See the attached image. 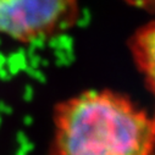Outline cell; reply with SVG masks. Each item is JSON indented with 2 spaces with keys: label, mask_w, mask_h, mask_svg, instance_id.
I'll return each instance as SVG.
<instances>
[{
  "label": "cell",
  "mask_w": 155,
  "mask_h": 155,
  "mask_svg": "<svg viewBox=\"0 0 155 155\" xmlns=\"http://www.w3.org/2000/svg\"><path fill=\"white\" fill-rule=\"evenodd\" d=\"M155 112L111 89H88L56 104L50 155H153Z\"/></svg>",
  "instance_id": "6da1fadb"
},
{
  "label": "cell",
  "mask_w": 155,
  "mask_h": 155,
  "mask_svg": "<svg viewBox=\"0 0 155 155\" xmlns=\"http://www.w3.org/2000/svg\"><path fill=\"white\" fill-rule=\"evenodd\" d=\"M137 2H145L147 4H153V5H155V0H137Z\"/></svg>",
  "instance_id": "277c9868"
},
{
  "label": "cell",
  "mask_w": 155,
  "mask_h": 155,
  "mask_svg": "<svg viewBox=\"0 0 155 155\" xmlns=\"http://www.w3.org/2000/svg\"><path fill=\"white\" fill-rule=\"evenodd\" d=\"M132 60L155 98V18L140 26L130 39Z\"/></svg>",
  "instance_id": "3957f363"
},
{
  "label": "cell",
  "mask_w": 155,
  "mask_h": 155,
  "mask_svg": "<svg viewBox=\"0 0 155 155\" xmlns=\"http://www.w3.org/2000/svg\"><path fill=\"white\" fill-rule=\"evenodd\" d=\"M78 0H0V38L34 44L55 38L78 22Z\"/></svg>",
  "instance_id": "7a4b0ae2"
}]
</instances>
